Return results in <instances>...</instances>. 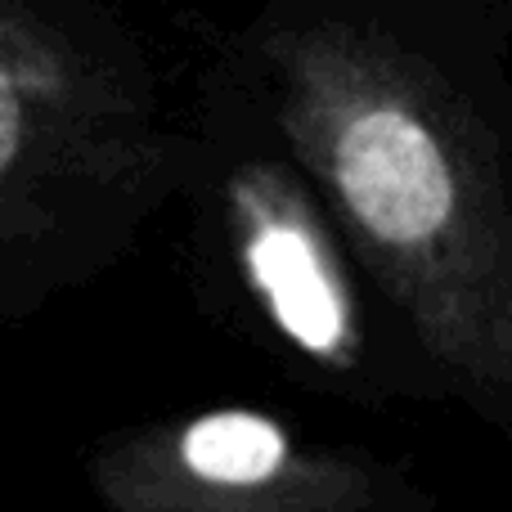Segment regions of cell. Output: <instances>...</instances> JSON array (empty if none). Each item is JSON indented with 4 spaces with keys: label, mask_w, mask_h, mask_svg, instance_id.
Instances as JSON below:
<instances>
[{
    "label": "cell",
    "mask_w": 512,
    "mask_h": 512,
    "mask_svg": "<svg viewBox=\"0 0 512 512\" xmlns=\"http://www.w3.org/2000/svg\"><path fill=\"white\" fill-rule=\"evenodd\" d=\"M108 512H432L436 495L378 454L315 445L265 409L140 423L86 459Z\"/></svg>",
    "instance_id": "obj_1"
},
{
    "label": "cell",
    "mask_w": 512,
    "mask_h": 512,
    "mask_svg": "<svg viewBox=\"0 0 512 512\" xmlns=\"http://www.w3.org/2000/svg\"><path fill=\"white\" fill-rule=\"evenodd\" d=\"M248 279L270 324L310 364L351 373L360 364V328L337 270L301 221L256 203L248 212Z\"/></svg>",
    "instance_id": "obj_2"
},
{
    "label": "cell",
    "mask_w": 512,
    "mask_h": 512,
    "mask_svg": "<svg viewBox=\"0 0 512 512\" xmlns=\"http://www.w3.org/2000/svg\"><path fill=\"white\" fill-rule=\"evenodd\" d=\"M18 140H23V104H18L9 77L0 72V176L18 158Z\"/></svg>",
    "instance_id": "obj_3"
}]
</instances>
